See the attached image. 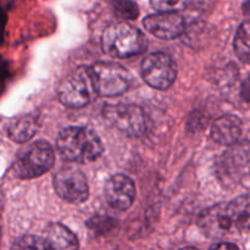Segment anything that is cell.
<instances>
[{
	"label": "cell",
	"mask_w": 250,
	"mask_h": 250,
	"mask_svg": "<svg viewBox=\"0 0 250 250\" xmlns=\"http://www.w3.org/2000/svg\"><path fill=\"white\" fill-rule=\"evenodd\" d=\"M56 148L65 160L90 163L102 155L103 143L98 134L88 127H68L56 139Z\"/></svg>",
	"instance_id": "cell-1"
},
{
	"label": "cell",
	"mask_w": 250,
	"mask_h": 250,
	"mask_svg": "<svg viewBox=\"0 0 250 250\" xmlns=\"http://www.w3.org/2000/svg\"><path fill=\"white\" fill-rule=\"evenodd\" d=\"M146 36L128 23L111 24L104 31L102 46L111 58H129L142 54L146 49Z\"/></svg>",
	"instance_id": "cell-2"
},
{
	"label": "cell",
	"mask_w": 250,
	"mask_h": 250,
	"mask_svg": "<svg viewBox=\"0 0 250 250\" xmlns=\"http://www.w3.org/2000/svg\"><path fill=\"white\" fill-rule=\"evenodd\" d=\"M54 161L55 153L53 146L45 141L34 142L20 151L12 165V172L17 178L31 180L50 170Z\"/></svg>",
	"instance_id": "cell-3"
},
{
	"label": "cell",
	"mask_w": 250,
	"mask_h": 250,
	"mask_svg": "<svg viewBox=\"0 0 250 250\" xmlns=\"http://www.w3.org/2000/svg\"><path fill=\"white\" fill-rule=\"evenodd\" d=\"M95 94L115 97L126 92L131 85V76L119 63L98 62L89 68Z\"/></svg>",
	"instance_id": "cell-4"
},
{
	"label": "cell",
	"mask_w": 250,
	"mask_h": 250,
	"mask_svg": "<svg viewBox=\"0 0 250 250\" xmlns=\"http://www.w3.org/2000/svg\"><path fill=\"white\" fill-rule=\"evenodd\" d=\"M250 172V142L242 141L231 144L216 163L217 177L225 186L238 183Z\"/></svg>",
	"instance_id": "cell-5"
},
{
	"label": "cell",
	"mask_w": 250,
	"mask_h": 250,
	"mask_svg": "<svg viewBox=\"0 0 250 250\" xmlns=\"http://www.w3.org/2000/svg\"><path fill=\"white\" fill-rule=\"evenodd\" d=\"M94 93L89 68L81 67L61 82L58 89V97L65 106L78 109L85 106L92 100Z\"/></svg>",
	"instance_id": "cell-6"
},
{
	"label": "cell",
	"mask_w": 250,
	"mask_h": 250,
	"mask_svg": "<svg viewBox=\"0 0 250 250\" xmlns=\"http://www.w3.org/2000/svg\"><path fill=\"white\" fill-rule=\"evenodd\" d=\"M103 115L107 122L129 137H139L146 131V116L143 110L137 105H106Z\"/></svg>",
	"instance_id": "cell-7"
},
{
	"label": "cell",
	"mask_w": 250,
	"mask_h": 250,
	"mask_svg": "<svg viewBox=\"0 0 250 250\" xmlns=\"http://www.w3.org/2000/svg\"><path fill=\"white\" fill-rule=\"evenodd\" d=\"M141 71L143 80L156 89L168 88L177 76L175 61L165 53H153L144 58Z\"/></svg>",
	"instance_id": "cell-8"
},
{
	"label": "cell",
	"mask_w": 250,
	"mask_h": 250,
	"mask_svg": "<svg viewBox=\"0 0 250 250\" xmlns=\"http://www.w3.org/2000/svg\"><path fill=\"white\" fill-rule=\"evenodd\" d=\"M54 188L59 197L68 203L81 204L89 197L87 178L80 170L73 167H65L56 173Z\"/></svg>",
	"instance_id": "cell-9"
},
{
	"label": "cell",
	"mask_w": 250,
	"mask_h": 250,
	"mask_svg": "<svg viewBox=\"0 0 250 250\" xmlns=\"http://www.w3.org/2000/svg\"><path fill=\"white\" fill-rule=\"evenodd\" d=\"M198 226L203 233L212 239H224L236 229L227 209V203H220L205 209L198 217Z\"/></svg>",
	"instance_id": "cell-10"
},
{
	"label": "cell",
	"mask_w": 250,
	"mask_h": 250,
	"mask_svg": "<svg viewBox=\"0 0 250 250\" xmlns=\"http://www.w3.org/2000/svg\"><path fill=\"white\" fill-rule=\"evenodd\" d=\"M149 33L160 39H175L185 31V20L177 12H163L150 15L143 21Z\"/></svg>",
	"instance_id": "cell-11"
},
{
	"label": "cell",
	"mask_w": 250,
	"mask_h": 250,
	"mask_svg": "<svg viewBox=\"0 0 250 250\" xmlns=\"http://www.w3.org/2000/svg\"><path fill=\"white\" fill-rule=\"evenodd\" d=\"M136 187L133 181L125 175H115L105 185V198L112 209L125 211L133 204Z\"/></svg>",
	"instance_id": "cell-12"
},
{
	"label": "cell",
	"mask_w": 250,
	"mask_h": 250,
	"mask_svg": "<svg viewBox=\"0 0 250 250\" xmlns=\"http://www.w3.org/2000/svg\"><path fill=\"white\" fill-rule=\"evenodd\" d=\"M241 133L242 121L233 115L219 117L211 127V137L214 141L224 146H231L238 142Z\"/></svg>",
	"instance_id": "cell-13"
},
{
	"label": "cell",
	"mask_w": 250,
	"mask_h": 250,
	"mask_svg": "<svg viewBox=\"0 0 250 250\" xmlns=\"http://www.w3.org/2000/svg\"><path fill=\"white\" fill-rule=\"evenodd\" d=\"M50 249H76L78 241L75 234L60 224L49 225L45 231V237Z\"/></svg>",
	"instance_id": "cell-14"
},
{
	"label": "cell",
	"mask_w": 250,
	"mask_h": 250,
	"mask_svg": "<svg viewBox=\"0 0 250 250\" xmlns=\"http://www.w3.org/2000/svg\"><path fill=\"white\" fill-rule=\"evenodd\" d=\"M227 209L236 229H250V194L241 195L227 203Z\"/></svg>",
	"instance_id": "cell-15"
},
{
	"label": "cell",
	"mask_w": 250,
	"mask_h": 250,
	"mask_svg": "<svg viewBox=\"0 0 250 250\" xmlns=\"http://www.w3.org/2000/svg\"><path fill=\"white\" fill-rule=\"evenodd\" d=\"M38 131V122L33 116H22L15 120L7 129L10 139L16 143H26L31 141Z\"/></svg>",
	"instance_id": "cell-16"
},
{
	"label": "cell",
	"mask_w": 250,
	"mask_h": 250,
	"mask_svg": "<svg viewBox=\"0 0 250 250\" xmlns=\"http://www.w3.org/2000/svg\"><path fill=\"white\" fill-rule=\"evenodd\" d=\"M234 51L239 60L250 62V21H244L239 26L234 37Z\"/></svg>",
	"instance_id": "cell-17"
},
{
	"label": "cell",
	"mask_w": 250,
	"mask_h": 250,
	"mask_svg": "<svg viewBox=\"0 0 250 250\" xmlns=\"http://www.w3.org/2000/svg\"><path fill=\"white\" fill-rule=\"evenodd\" d=\"M14 249H50L46 239L44 237L23 236L16 239L12 244Z\"/></svg>",
	"instance_id": "cell-18"
},
{
	"label": "cell",
	"mask_w": 250,
	"mask_h": 250,
	"mask_svg": "<svg viewBox=\"0 0 250 250\" xmlns=\"http://www.w3.org/2000/svg\"><path fill=\"white\" fill-rule=\"evenodd\" d=\"M112 6H114V11L120 17L128 20H134L138 17V6L131 0H114Z\"/></svg>",
	"instance_id": "cell-19"
},
{
	"label": "cell",
	"mask_w": 250,
	"mask_h": 250,
	"mask_svg": "<svg viewBox=\"0 0 250 250\" xmlns=\"http://www.w3.org/2000/svg\"><path fill=\"white\" fill-rule=\"evenodd\" d=\"M190 0H151L155 10L163 12H178L188 6Z\"/></svg>",
	"instance_id": "cell-20"
},
{
	"label": "cell",
	"mask_w": 250,
	"mask_h": 250,
	"mask_svg": "<svg viewBox=\"0 0 250 250\" xmlns=\"http://www.w3.org/2000/svg\"><path fill=\"white\" fill-rule=\"evenodd\" d=\"M241 97L244 102L250 103V75L244 80L241 88Z\"/></svg>",
	"instance_id": "cell-21"
},
{
	"label": "cell",
	"mask_w": 250,
	"mask_h": 250,
	"mask_svg": "<svg viewBox=\"0 0 250 250\" xmlns=\"http://www.w3.org/2000/svg\"><path fill=\"white\" fill-rule=\"evenodd\" d=\"M226 248L237 249L238 247L233 243H219V244H214V246H211V249H226Z\"/></svg>",
	"instance_id": "cell-22"
},
{
	"label": "cell",
	"mask_w": 250,
	"mask_h": 250,
	"mask_svg": "<svg viewBox=\"0 0 250 250\" xmlns=\"http://www.w3.org/2000/svg\"><path fill=\"white\" fill-rule=\"evenodd\" d=\"M242 9H243L244 14L250 15V0H246V1H244L243 7H242Z\"/></svg>",
	"instance_id": "cell-23"
},
{
	"label": "cell",
	"mask_w": 250,
	"mask_h": 250,
	"mask_svg": "<svg viewBox=\"0 0 250 250\" xmlns=\"http://www.w3.org/2000/svg\"><path fill=\"white\" fill-rule=\"evenodd\" d=\"M0 239H1V224H0Z\"/></svg>",
	"instance_id": "cell-24"
}]
</instances>
